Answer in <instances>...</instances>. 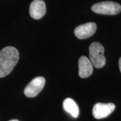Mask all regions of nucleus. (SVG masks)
<instances>
[{
	"label": "nucleus",
	"instance_id": "obj_1",
	"mask_svg": "<svg viewBox=\"0 0 121 121\" xmlns=\"http://www.w3.org/2000/svg\"><path fill=\"white\" fill-rule=\"evenodd\" d=\"M19 58V52L13 47H6L0 51V78H4L11 73Z\"/></svg>",
	"mask_w": 121,
	"mask_h": 121
},
{
	"label": "nucleus",
	"instance_id": "obj_7",
	"mask_svg": "<svg viewBox=\"0 0 121 121\" xmlns=\"http://www.w3.org/2000/svg\"><path fill=\"white\" fill-rule=\"evenodd\" d=\"M30 16L34 19H40L46 13V6L43 0H34L29 7Z\"/></svg>",
	"mask_w": 121,
	"mask_h": 121
},
{
	"label": "nucleus",
	"instance_id": "obj_6",
	"mask_svg": "<svg viewBox=\"0 0 121 121\" xmlns=\"http://www.w3.org/2000/svg\"><path fill=\"white\" fill-rule=\"evenodd\" d=\"M96 30V24L95 22H87L77 26L74 34L78 38L84 39L91 37Z\"/></svg>",
	"mask_w": 121,
	"mask_h": 121
},
{
	"label": "nucleus",
	"instance_id": "obj_2",
	"mask_svg": "<svg viewBox=\"0 0 121 121\" xmlns=\"http://www.w3.org/2000/svg\"><path fill=\"white\" fill-rule=\"evenodd\" d=\"M89 60L95 67L100 69L104 67L106 60L104 56V48L102 44L93 42L90 45Z\"/></svg>",
	"mask_w": 121,
	"mask_h": 121
},
{
	"label": "nucleus",
	"instance_id": "obj_8",
	"mask_svg": "<svg viewBox=\"0 0 121 121\" xmlns=\"http://www.w3.org/2000/svg\"><path fill=\"white\" fill-rule=\"evenodd\" d=\"M93 65L85 56L81 57L78 60V75L81 78H87L92 75Z\"/></svg>",
	"mask_w": 121,
	"mask_h": 121
},
{
	"label": "nucleus",
	"instance_id": "obj_11",
	"mask_svg": "<svg viewBox=\"0 0 121 121\" xmlns=\"http://www.w3.org/2000/svg\"><path fill=\"white\" fill-rule=\"evenodd\" d=\"M9 121H19L17 120V119H13V120H10Z\"/></svg>",
	"mask_w": 121,
	"mask_h": 121
},
{
	"label": "nucleus",
	"instance_id": "obj_10",
	"mask_svg": "<svg viewBox=\"0 0 121 121\" xmlns=\"http://www.w3.org/2000/svg\"><path fill=\"white\" fill-rule=\"evenodd\" d=\"M118 65H119V69H120V71L121 72V57L119 58V62H118Z\"/></svg>",
	"mask_w": 121,
	"mask_h": 121
},
{
	"label": "nucleus",
	"instance_id": "obj_4",
	"mask_svg": "<svg viewBox=\"0 0 121 121\" xmlns=\"http://www.w3.org/2000/svg\"><path fill=\"white\" fill-rule=\"evenodd\" d=\"M45 78L38 76L31 80L24 89V94L28 98H34L37 96L44 86Z\"/></svg>",
	"mask_w": 121,
	"mask_h": 121
},
{
	"label": "nucleus",
	"instance_id": "obj_5",
	"mask_svg": "<svg viewBox=\"0 0 121 121\" xmlns=\"http://www.w3.org/2000/svg\"><path fill=\"white\" fill-rule=\"evenodd\" d=\"M116 106L113 103H98L95 104L93 109V115L95 118L100 119L108 117L114 111Z\"/></svg>",
	"mask_w": 121,
	"mask_h": 121
},
{
	"label": "nucleus",
	"instance_id": "obj_9",
	"mask_svg": "<svg viewBox=\"0 0 121 121\" xmlns=\"http://www.w3.org/2000/svg\"><path fill=\"white\" fill-rule=\"evenodd\" d=\"M63 109L73 118H78L79 116V108L75 101L71 98H66L63 103Z\"/></svg>",
	"mask_w": 121,
	"mask_h": 121
},
{
	"label": "nucleus",
	"instance_id": "obj_3",
	"mask_svg": "<svg viewBox=\"0 0 121 121\" xmlns=\"http://www.w3.org/2000/svg\"><path fill=\"white\" fill-rule=\"evenodd\" d=\"M92 11L99 14L114 15L121 12V6L113 1H104L94 4Z\"/></svg>",
	"mask_w": 121,
	"mask_h": 121
}]
</instances>
